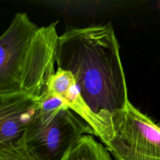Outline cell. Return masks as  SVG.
I'll use <instances>...</instances> for the list:
<instances>
[{
  "label": "cell",
  "instance_id": "cell-1",
  "mask_svg": "<svg viewBox=\"0 0 160 160\" xmlns=\"http://www.w3.org/2000/svg\"><path fill=\"white\" fill-rule=\"evenodd\" d=\"M56 64L71 73L84 101L114 132L112 115L129 101L111 23L67 29L59 38Z\"/></svg>",
  "mask_w": 160,
  "mask_h": 160
},
{
  "label": "cell",
  "instance_id": "cell-2",
  "mask_svg": "<svg viewBox=\"0 0 160 160\" xmlns=\"http://www.w3.org/2000/svg\"><path fill=\"white\" fill-rule=\"evenodd\" d=\"M58 21L39 27L17 13L0 38V94L26 92L40 99L55 73Z\"/></svg>",
  "mask_w": 160,
  "mask_h": 160
},
{
  "label": "cell",
  "instance_id": "cell-3",
  "mask_svg": "<svg viewBox=\"0 0 160 160\" xmlns=\"http://www.w3.org/2000/svg\"><path fill=\"white\" fill-rule=\"evenodd\" d=\"M92 128L69 109L42 113L39 108L20 142L36 160H62Z\"/></svg>",
  "mask_w": 160,
  "mask_h": 160
},
{
  "label": "cell",
  "instance_id": "cell-4",
  "mask_svg": "<svg viewBox=\"0 0 160 160\" xmlns=\"http://www.w3.org/2000/svg\"><path fill=\"white\" fill-rule=\"evenodd\" d=\"M114 136L106 144L115 160H160V127L130 101L112 118Z\"/></svg>",
  "mask_w": 160,
  "mask_h": 160
},
{
  "label": "cell",
  "instance_id": "cell-5",
  "mask_svg": "<svg viewBox=\"0 0 160 160\" xmlns=\"http://www.w3.org/2000/svg\"><path fill=\"white\" fill-rule=\"evenodd\" d=\"M39 106V99L26 92L0 94V146L21 141Z\"/></svg>",
  "mask_w": 160,
  "mask_h": 160
},
{
  "label": "cell",
  "instance_id": "cell-6",
  "mask_svg": "<svg viewBox=\"0 0 160 160\" xmlns=\"http://www.w3.org/2000/svg\"><path fill=\"white\" fill-rule=\"evenodd\" d=\"M46 92L61 98L68 109L92 128L95 136L105 145L112 139L114 132L91 111L84 101L71 72L58 69L48 82Z\"/></svg>",
  "mask_w": 160,
  "mask_h": 160
},
{
  "label": "cell",
  "instance_id": "cell-7",
  "mask_svg": "<svg viewBox=\"0 0 160 160\" xmlns=\"http://www.w3.org/2000/svg\"><path fill=\"white\" fill-rule=\"evenodd\" d=\"M62 160H112L106 147L91 134L84 135Z\"/></svg>",
  "mask_w": 160,
  "mask_h": 160
},
{
  "label": "cell",
  "instance_id": "cell-8",
  "mask_svg": "<svg viewBox=\"0 0 160 160\" xmlns=\"http://www.w3.org/2000/svg\"><path fill=\"white\" fill-rule=\"evenodd\" d=\"M0 160H36L25 146L18 142L15 144L0 146Z\"/></svg>",
  "mask_w": 160,
  "mask_h": 160
}]
</instances>
